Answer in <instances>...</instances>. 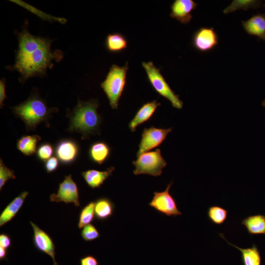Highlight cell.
I'll return each instance as SVG.
<instances>
[{
	"mask_svg": "<svg viewBox=\"0 0 265 265\" xmlns=\"http://www.w3.org/2000/svg\"><path fill=\"white\" fill-rule=\"evenodd\" d=\"M81 236L85 241H90L94 240L100 236L97 228L92 224L85 226L81 230Z\"/></svg>",
	"mask_w": 265,
	"mask_h": 265,
	"instance_id": "f1b7e54d",
	"label": "cell"
},
{
	"mask_svg": "<svg viewBox=\"0 0 265 265\" xmlns=\"http://www.w3.org/2000/svg\"><path fill=\"white\" fill-rule=\"evenodd\" d=\"M98 106L96 100L88 101L79 100L73 111L67 113L70 119L69 132L80 133L82 139L98 133L102 120L97 111Z\"/></svg>",
	"mask_w": 265,
	"mask_h": 265,
	"instance_id": "6da1fadb",
	"label": "cell"
},
{
	"mask_svg": "<svg viewBox=\"0 0 265 265\" xmlns=\"http://www.w3.org/2000/svg\"><path fill=\"white\" fill-rule=\"evenodd\" d=\"M11 245V238L9 236L5 234L0 235V246L8 249Z\"/></svg>",
	"mask_w": 265,
	"mask_h": 265,
	"instance_id": "1f68e13d",
	"label": "cell"
},
{
	"mask_svg": "<svg viewBox=\"0 0 265 265\" xmlns=\"http://www.w3.org/2000/svg\"><path fill=\"white\" fill-rule=\"evenodd\" d=\"M115 169L113 166L107 168L105 171L89 169L82 172L81 176L87 185L94 189L101 187L105 181L111 176Z\"/></svg>",
	"mask_w": 265,
	"mask_h": 265,
	"instance_id": "2e32d148",
	"label": "cell"
},
{
	"mask_svg": "<svg viewBox=\"0 0 265 265\" xmlns=\"http://www.w3.org/2000/svg\"><path fill=\"white\" fill-rule=\"evenodd\" d=\"M229 245L238 249L241 253V259L243 265H261V256L257 246L253 244L251 247L241 248L229 242L226 240L222 234H219Z\"/></svg>",
	"mask_w": 265,
	"mask_h": 265,
	"instance_id": "d6986e66",
	"label": "cell"
},
{
	"mask_svg": "<svg viewBox=\"0 0 265 265\" xmlns=\"http://www.w3.org/2000/svg\"><path fill=\"white\" fill-rule=\"evenodd\" d=\"M128 69V62L123 66L113 64L105 80L101 84V87L109 101V105L113 109L118 108L119 100L126 86Z\"/></svg>",
	"mask_w": 265,
	"mask_h": 265,
	"instance_id": "277c9868",
	"label": "cell"
},
{
	"mask_svg": "<svg viewBox=\"0 0 265 265\" xmlns=\"http://www.w3.org/2000/svg\"><path fill=\"white\" fill-rule=\"evenodd\" d=\"M241 225L251 235H265V215L256 214L249 216L241 221Z\"/></svg>",
	"mask_w": 265,
	"mask_h": 265,
	"instance_id": "ffe728a7",
	"label": "cell"
},
{
	"mask_svg": "<svg viewBox=\"0 0 265 265\" xmlns=\"http://www.w3.org/2000/svg\"><path fill=\"white\" fill-rule=\"evenodd\" d=\"M41 137L37 134L23 135L18 139L16 146L24 155L31 156L37 151V145Z\"/></svg>",
	"mask_w": 265,
	"mask_h": 265,
	"instance_id": "44dd1931",
	"label": "cell"
},
{
	"mask_svg": "<svg viewBox=\"0 0 265 265\" xmlns=\"http://www.w3.org/2000/svg\"><path fill=\"white\" fill-rule=\"evenodd\" d=\"M64 180L59 184L56 193H52L50 196L51 202H63L66 204L73 203L75 206H80L78 188L73 180L72 175L65 176Z\"/></svg>",
	"mask_w": 265,
	"mask_h": 265,
	"instance_id": "9c48e42d",
	"label": "cell"
},
{
	"mask_svg": "<svg viewBox=\"0 0 265 265\" xmlns=\"http://www.w3.org/2000/svg\"><path fill=\"white\" fill-rule=\"evenodd\" d=\"M264 7H265V4L264 5Z\"/></svg>",
	"mask_w": 265,
	"mask_h": 265,
	"instance_id": "d590c367",
	"label": "cell"
},
{
	"mask_svg": "<svg viewBox=\"0 0 265 265\" xmlns=\"http://www.w3.org/2000/svg\"><path fill=\"white\" fill-rule=\"evenodd\" d=\"M218 40L217 33L213 27H202L193 33L191 44L197 51L206 53L214 49Z\"/></svg>",
	"mask_w": 265,
	"mask_h": 265,
	"instance_id": "30bf717a",
	"label": "cell"
},
{
	"mask_svg": "<svg viewBox=\"0 0 265 265\" xmlns=\"http://www.w3.org/2000/svg\"><path fill=\"white\" fill-rule=\"evenodd\" d=\"M128 42L125 36L120 33L108 34L105 40V47L110 53H117L127 48Z\"/></svg>",
	"mask_w": 265,
	"mask_h": 265,
	"instance_id": "7402d4cb",
	"label": "cell"
},
{
	"mask_svg": "<svg viewBox=\"0 0 265 265\" xmlns=\"http://www.w3.org/2000/svg\"><path fill=\"white\" fill-rule=\"evenodd\" d=\"M160 103L154 100L144 104L137 110L128 126L132 132L135 131L137 127L148 121L153 115Z\"/></svg>",
	"mask_w": 265,
	"mask_h": 265,
	"instance_id": "5bb4252c",
	"label": "cell"
},
{
	"mask_svg": "<svg viewBox=\"0 0 265 265\" xmlns=\"http://www.w3.org/2000/svg\"><path fill=\"white\" fill-rule=\"evenodd\" d=\"M61 57V53H53L51 49L50 41H48L40 48L24 53L17 54L14 68L21 75L22 80L44 73L55 60Z\"/></svg>",
	"mask_w": 265,
	"mask_h": 265,
	"instance_id": "7a4b0ae2",
	"label": "cell"
},
{
	"mask_svg": "<svg viewBox=\"0 0 265 265\" xmlns=\"http://www.w3.org/2000/svg\"><path fill=\"white\" fill-rule=\"evenodd\" d=\"M142 66L147 76V79L154 90L160 96L168 100L173 107L181 109L183 106V102L179 99L170 87L160 72L152 61L142 62Z\"/></svg>",
	"mask_w": 265,
	"mask_h": 265,
	"instance_id": "5b68a950",
	"label": "cell"
},
{
	"mask_svg": "<svg viewBox=\"0 0 265 265\" xmlns=\"http://www.w3.org/2000/svg\"><path fill=\"white\" fill-rule=\"evenodd\" d=\"M95 216V202L91 201L81 210L79 218L78 226L79 229L90 224Z\"/></svg>",
	"mask_w": 265,
	"mask_h": 265,
	"instance_id": "d4e9b609",
	"label": "cell"
},
{
	"mask_svg": "<svg viewBox=\"0 0 265 265\" xmlns=\"http://www.w3.org/2000/svg\"><path fill=\"white\" fill-rule=\"evenodd\" d=\"M15 179L16 176L14 171L8 168L3 163L1 159L0 160V190L9 179Z\"/></svg>",
	"mask_w": 265,
	"mask_h": 265,
	"instance_id": "83f0119b",
	"label": "cell"
},
{
	"mask_svg": "<svg viewBox=\"0 0 265 265\" xmlns=\"http://www.w3.org/2000/svg\"><path fill=\"white\" fill-rule=\"evenodd\" d=\"M33 230L34 245L39 251L50 256L53 259V265H58L55 260V246L50 236L37 225L30 221Z\"/></svg>",
	"mask_w": 265,
	"mask_h": 265,
	"instance_id": "7c38bea8",
	"label": "cell"
},
{
	"mask_svg": "<svg viewBox=\"0 0 265 265\" xmlns=\"http://www.w3.org/2000/svg\"><path fill=\"white\" fill-rule=\"evenodd\" d=\"M53 152V148L51 143H43L37 149L36 157L39 160L46 162L51 158Z\"/></svg>",
	"mask_w": 265,
	"mask_h": 265,
	"instance_id": "4316f807",
	"label": "cell"
},
{
	"mask_svg": "<svg viewBox=\"0 0 265 265\" xmlns=\"http://www.w3.org/2000/svg\"><path fill=\"white\" fill-rule=\"evenodd\" d=\"M59 166V160L55 157H51L45 162L44 167L47 173H52L55 171Z\"/></svg>",
	"mask_w": 265,
	"mask_h": 265,
	"instance_id": "f546056e",
	"label": "cell"
},
{
	"mask_svg": "<svg viewBox=\"0 0 265 265\" xmlns=\"http://www.w3.org/2000/svg\"><path fill=\"white\" fill-rule=\"evenodd\" d=\"M132 164L135 167L133 172L135 175L148 174L157 177L162 174L167 163L161 156L160 149L158 148L141 154L132 161Z\"/></svg>",
	"mask_w": 265,
	"mask_h": 265,
	"instance_id": "8992f818",
	"label": "cell"
},
{
	"mask_svg": "<svg viewBox=\"0 0 265 265\" xmlns=\"http://www.w3.org/2000/svg\"><path fill=\"white\" fill-rule=\"evenodd\" d=\"M171 131V128L161 129L153 126L144 129L136 153L137 157L145 152L159 146Z\"/></svg>",
	"mask_w": 265,
	"mask_h": 265,
	"instance_id": "ba28073f",
	"label": "cell"
},
{
	"mask_svg": "<svg viewBox=\"0 0 265 265\" xmlns=\"http://www.w3.org/2000/svg\"><path fill=\"white\" fill-rule=\"evenodd\" d=\"M28 192H22L14 198L3 210L0 215V226L1 227L11 221L22 208Z\"/></svg>",
	"mask_w": 265,
	"mask_h": 265,
	"instance_id": "e0dca14e",
	"label": "cell"
},
{
	"mask_svg": "<svg viewBox=\"0 0 265 265\" xmlns=\"http://www.w3.org/2000/svg\"><path fill=\"white\" fill-rule=\"evenodd\" d=\"M197 5L193 0H175L171 5L170 16L182 24H186L191 21L192 12Z\"/></svg>",
	"mask_w": 265,
	"mask_h": 265,
	"instance_id": "4fadbf2b",
	"label": "cell"
},
{
	"mask_svg": "<svg viewBox=\"0 0 265 265\" xmlns=\"http://www.w3.org/2000/svg\"><path fill=\"white\" fill-rule=\"evenodd\" d=\"M262 105H263L264 106H265V100H264V101L262 102Z\"/></svg>",
	"mask_w": 265,
	"mask_h": 265,
	"instance_id": "e575fe53",
	"label": "cell"
},
{
	"mask_svg": "<svg viewBox=\"0 0 265 265\" xmlns=\"http://www.w3.org/2000/svg\"><path fill=\"white\" fill-rule=\"evenodd\" d=\"M260 0H234L223 11L224 14H228L238 9L247 10L249 8H257L261 5Z\"/></svg>",
	"mask_w": 265,
	"mask_h": 265,
	"instance_id": "cb8c5ba5",
	"label": "cell"
},
{
	"mask_svg": "<svg viewBox=\"0 0 265 265\" xmlns=\"http://www.w3.org/2000/svg\"><path fill=\"white\" fill-rule=\"evenodd\" d=\"M242 26L246 32L265 41V14L257 13L247 21H242Z\"/></svg>",
	"mask_w": 265,
	"mask_h": 265,
	"instance_id": "9a60e30c",
	"label": "cell"
},
{
	"mask_svg": "<svg viewBox=\"0 0 265 265\" xmlns=\"http://www.w3.org/2000/svg\"><path fill=\"white\" fill-rule=\"evenodd\" d=\"M207 214L212 223L216 225H221L227 219L228 212L220 206H212L209 208Z\"/></svg>",
	"mask_w": 265,
	"mask_h": 265,
	"instance_id": "484cf974",
	"label": "cell"
},
{
	"mask_svg": "<svg viewBox=\"0 0 265 265\" xmlns=\"http://www.w3.org/2000/svg\"><path fill=\"white\" fill-rule=\"evenodd\" d=\"M5 81L4 79L0 81V106L2 108L3 105V101L6 98L5 94Z\"/></svg>",
	"mask_w": 265,
	"mask_h": 265,
	"instance_id": "d6a6232c",
	"label": "cell"
},
{
	"mask_svg": "<svg viewBox=\"0 0 265 265\" xmlns=\"http://www.w3.org/2000/svg\"><path fill=\"white\" fill-rule=\"evenodd\" d=\"M12 110L16 116L24 122L27 130H33L40 123L47 121L52 114L58 109L49 107L44 100L33 95L26 101L13 107Z\"/></svg>",
	"mask_w": 265,
	"mask_h": 265,
	"instance_id": "3957f363",
	"label": "cell"
},
{
	"mask_svg": "<svg viewBox=\"0 0 265 265\" xmlns=\"http://www.w3.org/2000/svg\"><path fill=\"white\" fill-rule=\"evenodd\" d=\"M54 152L56 158L62 164H70L77 159L80 154V147L74 140L65 138L57 142Z\"/></svg>",
	"mask_w": 265,
	"mask_h": 265,
	"instance_id": "8fae6325",
	"label": "cell"
},
{
	"mask_svg": "<svg viewBox=\"0 0 265 265\" xmlns=\"http://www.w3.org/2000/svg\"><path fill=\"white\" fill-rule=\"evenodd\" d=\"M172 184V182H170L163 191L154 192L149 205L167 216L175 217L181 215L182 212L178 209L175 199L169 193Z\"/></svg>",
	"mask_w": 265,
	"mask_h": 265,
	"instance_id": "52a82bcc",
	"label": "cell"
},
{
	"mask_svg": "<svg viewBox=\"0 0 265 265\" xmlns=\"http://www.w3.org/2000/svg\"><path fill=\"white\" fill-rule=\"evenodd\" d=\"M114 205L108 198L102 197L95 202V216L99 220H105L113 214Z\"/></svg>",
	"mask_w": 265,
	"mask_h": 265,
	"instance_id": "603a6c76",
	"label": "cell"
},
{
	"mask_svg": "<svg viewBox=\"0 0 265 265\" xmlns=\"http://www.w3.org/2000/svg\"><path fill=\"white\" fill-rule=\"evenodd\" d=\"M111 149L109 145L104 141H96L89 147L88 156L90 160L95 163L101 165L109 158Z\"/></svg>",
	"mask_w": 265,
	"mask_h": 265,
	"instance_id": "ac0fdd59",
	"label": "cell"
},
{
	"mask_svg": "<svg viewBox=\"0 0 265 265\" xmlns=\"http://www.w3.org/2000/svg\"><path fill=\"white\" fill-rule=\"evenodd\" d=\"M80 265H99V262L95 256L88 255L80 258Z\"/></svg>",
	"mask_w": 265,
	"mask_h": 265,
	"instance_id": "4dcf8cb0",
	"label": "cell"
},
{
	"mask_svg": "<svg viewBox=\"0 0 265 265\" xmlns=\"http://www.w3.org/2000/svg\"><path fill=\"white\" fill-rule=\"evenodd\" d=\"M7 252L6 249L0 246V260H6Z\"/></svg>",
	"mask_w": 265,
	"mask_h": 265,
	"instance_id": "836d02e7",
	"label": "cell"
}]
</instances>
